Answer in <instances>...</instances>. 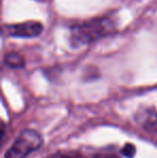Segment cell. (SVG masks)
<instances>
[{
    "instance_id": "1",
    "label": "cell",
    "mask_w": 157,
    "mask_h": 158,
    "mask_svg": "<svg viewBox=\"0 0 157 158\" xmlns=\"http://www.w3.org/2000/svg\"><path fill=\"white\" fill-rule=\"evenodd\" d=\"M118 17L113 13L74 24L70 27V46L72 48H81L90 45L112 35L118 29Z\"/></svg>"
},
{
    "instance_id": "2",
    "label": "cell",
    "mask_w": 157,
    "mask_h": 158,
    "mask_svg": "<svg viewBox=\"0 0 157 158\" xmlns=\"http://www.w3.org/2000/svg\"><path fill=\"white\" fill-rule=\"evenodd\" d=\"M43 145V138L37 130L24 129L4 154V158H26Z\"/></svg>"
},
{
    "instance_id": "3",
    "label": "cell",
    "mask_w": 157,
    "mask_h": 158,
    "mask_svg": "<svg viewBox=\"0 0 157 158\" xmlns=\"http://www.w3.org/2000/svg\"><path fill=\"white\" fill-rule=\"evenodd\" d=\"M43 31V25L37 21H27L23 23L4 25L2 33L11 38H36Z\"/></svg>"
},
{
    "instance_id": "4",
    "label": "cell",
    "mask_w": 157,
    "mask_h": 158,
    "mask_svg": "<svg viewBox=\"0 0 157 158\" xmlns=\"http://www.w3.org/2000/svg\"><path fill=\"white\" fill-rule=\"evenodd\" d=\"M134 121L150 133H157V111L154 108L140 109L134 114Z\"/></svg>"
},
{
    "instance_id": "5",
    "label": "cell",
    "mask_w": 157,
    "mask_h": 158,
    "mask_svg": "<svg viewBox=\"0 0 157 158\" xmlns=\"http://www.w3.org/2000/svg\"><path fill=\"white\" fill-rule=\"evenodd\" d=\"M45 158H118L114 154H101V153H97L94 155L89 154H84L79 151H70V152H63V151H58L56 153L48 155Z\"/></svg>"
},
{
    "instance_id": "6",
    "label": "cell",
    "mask_w": 157,
    "mask_h": 158,
    "mask_svg": "<svg viewBox=\"0 0 157 158\" xmlns=\"http://www.w3.org/2000/svg\"><path fill=\"white\" fill-rule=\"evenodd\" d=\"M4 64L11 69H23L26 64V61L19 53L11 52L4 56Z\"/></svg>"
},
{
    "instance_id": "7",
    "label": "cell",
    "mask_w": 157,
    "mask_h": 158,
    "mask_svg": "<svg viewBox=\"0 0 157 158\" xmlns=\"http://www.w3.org/2000/svg\"><path fill=\"white\" fill-rule=\"evenodd\" d=\"M122 155L127 158H134L136 155V146L132 143H126L121 150Z\"/></svg>"
}]
</instances>
